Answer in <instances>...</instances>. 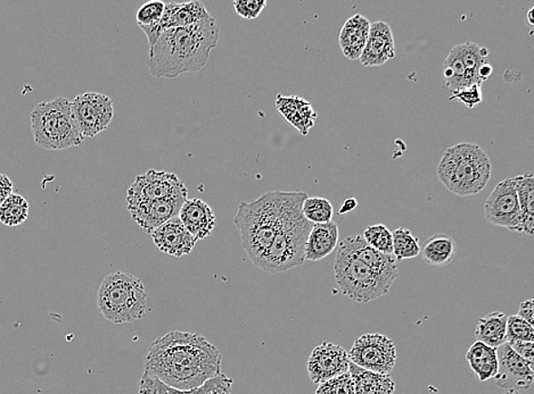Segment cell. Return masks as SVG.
Returning <instances> with one entry per match:
<instances>
[{
	"instance_id": "cell-25",
	"label": "cell",
	"mask_w": 534,
	"mask_h": 394,
	"mask_svg": "<svg viewBox=\"0 0 534 394\" xmlns=\"http://www.w3.org/2000/svg\"><path fill=\"white\" fill-rule=\"evenodd\" d=\"M518 192L520 225L519 233L533 236L534 231V176L532 172L524 173L513 178Z\"/></svg>"
},
{
	"instance_id": "cell-26",
	"label": "cell",
	"mask_w": 534,
	"mask_h": 394,
	"mask_svg": "<svg viewBox=\"0 0 534 394\" xmlns=\"http://www.w3.org/2000/svg\"><path fill=\"white\" fill-rule=\"evenodd\" d=\"M466 361L479 382L494 379L498 373L497 349L476 341L466 352Z\"/></svg>"
},
{
	"instance_id": "cell-28",
	"label": "cell",
	"mask_w": 534,
	"mask_h": 394,
	"mask_svg": "<svg viewBox=\"0 0 534 394\" xmlns=\"http://www.w3.org/2000/svg\"><path fill=\"white\" fill-rule=\"evenodd\" d=\"M507 316L502 313H491L480 318L475 329V336L480 342L491 348H500L506 343Z\"/></svg>"
},
{
	"instance_id": "cell-7",
	"label": "cell",
	"mask_w": 534,
	"mask_h": 394,
	"mask_svg": "<svg viewBox=\"0 0 534 394\" xmlns=\"http://www.w3.org/2000/svg\"><path fill=\"white\" fill-rule=\"evenodd\" d=\"M30 118L34 143L43 149L81 147L85 140L74 122L71 101L64 97L38 104Z\"/></svg>"
},
{
	"instance_id": "cell-40",
	"label": "cell",
	"mask_w": 534,
	"mask_h": 394,
	"mask_svg": "<svg viewBox=\"0 0 534 394\" xmlns=\"http://www.w3.org/2000/svg\"><path fill=\"white\" fill-rule=\"evenodd\" d=\"M449 100L459 101V103L465 105L466 108L473 109L475 106L482 103V90H481L479 84H473V86L466 87L464 89L453 92Z\"/></svg>"
},
{
	"instance_id": "cell-6",
	"label": "cell",
	"mask_w": 534,
	"mask_h": 394,
	"mask_svg": "<svg viewBox=\"0 0 534 394\" xmlns=\"http://www.w3.org/2000/svg\"><path fill=\"white\" fill-rule=\"evenodd\" d=\"M97 305L105 320L125 324L143 320L148 294L140 278L123 272L109 274L97 292Z\"/></svg>"
},
{
	"instance_id": "cell-12",
	"label": "cell",
	"mask_w": 534,
	"mask_h": 394,
	"mask_svg": "<svg viewBox=\"0 0 534 394\" xmlns=\"http://www.w3.org/2000/svg\"><path fill=\"white\" fill-rule=\"evenodd\" d=\"M484 216L489 223L519 233L520 210L513 178L494 187L484 203Z\"/></svg>"
},
{
	"instance_id": "cell-42",
	"label": "cell",
	"mask_w": 534,
	"mask_h": 394,
	"mask_svg": "<svg viewBox=\"0 0 534 394\" xmlns=\"http://www.w3.org/2000/svg\"><path fill=\"white\" fill-rule=\"evenodd\" d=\"M518 316L522 318L529 324L534 325V301L529 299L520 304Z\"/></svg>"
},
{
	"instance_id": "cell-34",
	"label": "cell",
	"mask_w": 534,
	"mask_h": 394,
	"mask_svg": "<svg viewBox=\"0 0 534 394\" xmlns=\"http://www.w3.org/2000/svg\"><path fill=\"white\" fill-rule=\"evenodd\" d=\"M302 214L311 224H325L333 220V206L328 199L308 197L302 203Z\"/></svg>"
},
{
	"instance_id": "cell-30",
	"label": "cell",
	"mask_w": 534,
	"mask_h": 394,
	"mask_svg": "<svg viewBox=\"0 0 534 394\" xmlns=\"http://www.w3.org/2000/svg\"><path fill=\"white\" fill-rule=\"evenodd\" d=\"M443 78L444 79V89L456 92L464 89L469 86L466 77V70L464 63H462L461 50L459 45L454 46L449 52L447 59L443 61Z\"/></svg>"
},
{
	"instance_id": "cell-2",
	"label": "cell",
	"mask_w": 534,
	"mask_h": 394,
	"mask_svg": "<svg viewBox=\"0 0 534 394\" xmlns=\"http://www.w3.org/2000/svg\"><path fill=\"white\" fill-rule=\"evenodd\" d=\"M220 29L214 17L186 28L163 33L149 47L148 73L157 79H176L198 72L219 42Z\"/></svg>"
},
{
	"instance_id": "cell-24",
	"label": "cell",
	"mask_w": 534,
	"mask_h": 394,
	"mask_svg": "<svg viewBox=\"0 0 534 394\" xmlns=\"http://www.w3.org/2000/svg\"><path fill=\"white\" fill-rule=\"evenodd\" d=\"M339 245V227L333 222L313 224L306 243V260L319 261L329 257Z\"/></svg>"
},
{
	"instance_id": "cell-31",
	"label": "cell",
	"mask_w": 534,
	"mask_h": 394,
	"mask_svg": "<svg viewBox=\"0 0 534 394\" xmlns=\"http://www.w3.org/2000/svg\"><path fill=\"white\" fill-rule=\"evenodd\" d=\"M459 50H461L462 63L465 66L469 86H473V84L482 86V82L479 79V70L485 63H488L489 51L474 42L461 43Z\"/></svg>"
},
{
	"instance_id": "cell-32",
	"label": "cell",
	"mask_w": 534,
	"mask_h": 394,
	"mask_svg": "<svg viewBox=\"0 0 534 394\" xmlns=\"http://www.w3.org/2000/svg\"><path fill=\"white\" fill-rule=\"evenodd\" d=\"M29 202L19 193H12L0 206V222L8 228L19 227L29 217Z\"/></svg>"
},
{
	"instance_id": "cell-18",
	"label": "cell",
	"mask_w": 534,
	"mask_h": 394,
	"mask_svg": "<svg viewBox=\"0 0 534 394\" xmlns=\"http://www.w3.org/2000/svg\"><path fill=\"white\" fill-rule=\"evenodd\" d=\"M339 246L384 277L390 278L392 281H396V278L398 277V265H396L395 256L384 255L382 252L373 249L364 240L363 236L348 237L339 242Z\"/></svg>"
},
{
	"instance_id": "cell-20",
	"label": "cell",
	"mask_w": 534,
	"mask_h": 394,
	"mask_svg": "<svg viewBox=\"0 0 534 394\" xmlns=\"http://www.w3.org/2000/svg\"><path fill=\"white\" fill-rule=\"evenodd\" d=\"M178 217L196 242L205 240L215 227L214 210L198 198L187 199L180 208Z\"/></svg>"
},
{
	"instance_id": "cell-23",
	"label": "cell",
	"mask_w": 534,
	"mask_h": 394,
	"mask_svg": "<svg viewBox=\"0 0 534 394\" xmlns=\"http://www.w3.org/2000/svg\"><path fill=\"white\" fill-rule=\"evenodd\" d=\"M370 30V22L367 17L356 14L350 17L343 24L339 33V42L341 52L346 59L357 61L360 59L367 42Z\"/></svg>"
},
{
	"instance_id": "cell-17",
	"label": "cell",
	"mask_w": 534,
	"mask_h": 394,
	"mask_svg": "<svg viewBox=\"0 0 534 394\" xmlns=\"http://www.w3.org/2000/svg\"><path fill=\"white\" fill-rule=\"evenodd\" d=\"M396 56L394 33L390 25L383 21L370 24L367 42L360 56V63L365 68L382 66Z\"/></svg>"
},
{
	"instance_id": "cell-35",
	"label": "cell",
	"mask_w": 534,
	"mask_h": 394,
	"mask_svg": "<svg viewBox=\"0 0 534 394\" xmlns=\"http://www.w3.org/2000/svg\"><path fill=\"white\" fill-rule=\"evenodd\" d=\"M364 240L373 249L382 252L384 255H392L394 252V241H392V232L386 225H372L365 230L363 234Z\"/></svg>"
},
{
	"instance_id": "cell-9",
	"label": "cell",
	"mask_w": 534,
	"mask_h": 394,
	"mask_svg": "<svg viewBox=\"0 0 534 394\" xmlns=\"http://www.w3.org/2000/svg\"><path fill=\"white\" fill-rule=\"evenodd\" d=\"M348 358L360 369L390 375L396 364V349L394 341L386 335L364 334L353 342Z\"/></svg>"
},
{
	"instance_id": "cell-4",
	"label": "cell",
	"mask_w": 534,
	"mask_h": 394,
	"mask_svg": "<svg viewBox=\"0 0 534 394\" xmlns=\"http://www.w3.org/2000/svg\"><path fill=\"white\" fill-rule=\"evenodd\" d=\"M307 198L306 192H290L281 228L259 265L264 272L278 274L290 271L302 267L306 261L304 252L313 225L302 214V203Z\"/></svg>"
},
{
	"instance_id": "cell-43",
	"label": "cell",
	"mask_w": 534,
	"mask_h": 394,
	"mask_svg": "<svg viewBox=\"0 0 534 394\" xmlns=\"http://www.w3.org/2000/svg\"><path fill=\"white\" fill-rule=\"evenodd\" d=\"M13 193V183L7 175L0 173V206Z\"/></svg>"
},
{
	"instance_id": "cell-36",
	"label": "cell",
	"mask_w": 534,
	"mask_h": 394,
	"mask_svg": "<svg viewBox=\"0 0 534 394\" xmlns=\"http://www.w3.org/2000/svg\"><path fill=\"white\" fill-rule=\"evenodd\" d=\"M524 341L533 342L534 327L518 315L507 316L506 342Z\"/></svg>"
},
{
	"instance_id": "cell-15",
	"label": "cell",
	"mask_w": 534,
	"mask_h": 394,
	"mask_svg": "<svg viewBox=\"0 0 534 394\" xmlns=\"http://www.w3.org/2000/svg\"><path fill=\"white\" fill-rule=\"evenodd\" d=\"M188 192L151 202L128 206L132 220L148 234L178 216L180 208L187 201Z\"/></svg>"
},
{
	"instance_id": "cell-3",
	"label": "cell",
	"mask_w": 534,
	"mask_h": 394,
	"mask_svg": "<svg viewBox=\"0 0 534 394\" xmlns=\"http://www.w3.org/2000/svg\"><path fill=\"white\" fill-rule=\"evenodd\" d=\"M289 198L290 192H271L253 202H242L238 206L234 224L240 231L247 257L255 267H259L281 228Z\"/></svg>"
},
{
	"instance_id": "cell-14",
	"label": "cell",
	"mask_w": 534,
	"mask_h": 394,
	"mask_svg": "<svg viewBox=\"0 0 534 394\" xmlns=\"http://www.w3.org/2000/svg\"><path fill=\"white\" fill-rule=\"evenodd\" d=\"M350 358L341 345L324 342L312 350L307 361L309 378L315 384L348 373Z\"/></svg>"
},
{
	"instance_id": "cell-21",
	"label": "cell",
	"mask_w": 534,
	"mask_h": 394,
	"mask_svg": "<svg viewBox=\"0 0 534 394\" xmlns=\"http://www.w3.org/2000/svg\"><path fill=\"white\" fill-rule=\"evenodd\" d=\"M233 380L223 373L187 391L167 387L161 380L143 373L138 383V394H231Z\"/></svg>"
},
{
	"instance_id": "cell-1",
	"label": "cell",
	"mask_w": 534,
	"mask_h": 394,
	"mask_svg": "<svg viewBox=\"0 0 534 394\" xmlns=\"http://www.w3.org/2000/svg\"><path fill=\"white\" fill-rule=\"evenodd\" d=\"M222 352L205 336L174 331L154 341L144 373L172 389H196L222 374Z\"/></svg>"
},
{
	"instance_id": "cell-38",
	"label": "cell",
	"mask_w": 534,
	"mask_h": 394,
	"mask_svg": "<svg viewBox=\"0 0 534 394\" xmlns=\"http://www.w3.org/2000/svg\"><path fill=\"white\" fill-rule=\"evenodd\" d=\"M316 394H355V385L350 373L339 375L319 384Z\"/></svg>"
},
{
	"instance_id": "cell-45",
	"label": "cell",
	"mask_w": 534,
	"mask_h": 394,
	"mask_svg": "<svg viewBox=\"0 0 534 394\" xmlns=\"http://www.w3.org/2000/svg\"><path fill=\"white\" fill-rule=\"evenodd\" d=\"M533 12H534V6L531 7V10H529L528 14H527V20H528L529 25L534 24Z\"/></svg>"
},
{
	"instance_id": "cell-46",
	"label": "cell",
	"mask_w": 534,
	"mask_h": 394,
	"mask_svg": "<svg viewBox=\"0 0 534 394\" xmlns=\"http://www.w3.org/2000/svg\"><path fill=\"white\" fill-rule=\"evenodd\" d=\"M501 394H520V393L518 392V389H507L506 392L501 393Z\"/></svg>"
},
{
	"instance_id": "cell-41",
	"label": "cell",
	"mask_w": 534,
	"mask_h": 394,
	"mask_svg": "<svg viewBox=\"0 0 534 394\" xmlns=\"http://www.w3.org/2000/svg\"><path fill=\"white\" fill-rule=\"evenodd\" d=\"M510 344V347L514 350L516 353L520 357H522L523 360L528 361L533 364L534 362V343L533 342H524V341H514V342H507Z\"/></svg>"
},
{
	"instance_id": "cell-8",
	"label": "cell",
	"mask_w": 534,
	"mask_h": 394,
	"mask_svg": "<svg viewBox=\"0 0 534 394\" xmlns=\"http://www.w3.org/2000/svg\"><path fill=\"white\" fill-rule=\"evenodd\" d=\"M333 269L335 281L342 294L356 303L367 304L382 298L390 292L395 283L339 246Z\"/></svg>"
},
{
	"instance_id": "cell-29",
	"label": "cell",
	"mask_w": 534,
	"mask_h": 394,
	"mask_svg": "<svg viewBox=\"0 0 534 394\" xmlns=\"http://www.w3.org/2000/svg\"><path fill=\"white\" fill-rule=\"evenodd\" d=\"M422 254L434 267H447L456 256V242L447 234H434L424 245Z\"/></svg>"
},
{
	"instance_id": "cell-13",
	"label": "cell",
	"mask_w": 534,
	"mask_h": 394,
	"mask_svg": "<svg viewBox=\"0 0 534 394\" xmlns=\"http://www.w3.org/2000/svg\"><path fill=\"white\" fill-rule=\"evenodd\" d=\"M212 17L203 3L198 0L188 3L166 4V10L162 19L157 24L141 26V31L147 35L149 47L156 43L163 33L171 29L186 28L200 23Z\"/></svg>"
},
{
	"instance_id": "cell-5",
	"label": "cell",
	"mask_w": 534,
	"mask_h": 394,
	"mask_svg": "<svg viewBox=\"0 0 534 394\" xmlns=\"http://www.w3.org/2000/svg\"><path fill=\"white\" fill-rule=\"evenodd\" d=\"M488 154L474 144H458L448 148L440 159L438 179L449 192L470 197L483 192L491 179Z\"/></svg>"
},
{
	"instance_id": "cell-39",
	"label": "cell",
	"mask_w": 534,
	"mask_h": 394,
	"mask_svg": "<svg viewBox=\"0 0 534 394\" xmlns=\"http://www.w3.org/2000/svg\"><path fill=\"white\" fill-rule=\"evenodd\" d=\"M266 6V0H236L234 2L236 14L249 21L258 19Z\"/></svg>"
},
{
	"instance_id": "cell-33",
	"label": "cell",
	"mask_w": 534,
	"mask_h": 394,
	"mask_svg": "<svg viewBox=\"0 0 534 394\" xmlns=\"http://www.w3.org/2000/svg\"><path fill=\"white\" fill-rule=\"evenodd\" d=\"M392 241H394V252L396 259L405 260L416 258L421 254L418 238L413 236L412 231L405 228H399L392 232Z\"/></svg>"
},
{
	"instance_id": "cell-10",
	"label": "cell",
	"mask_w": 534,
	"mask_h": 394,
	"mask_svg": "<svg viewBox=\"0 0 534 394\" xmlns=\"http://www.w3.org/2000/svg\"><path fill=\"white\" fill-rule=\"evenodd\" d=\"M74 122L83 138H95L114 117L113 100L99 92H85L71 101Z\"/></svg>"
},
{
	"instance_id": "cell-16",
	"label": "cell",
	"mask_w": 534,
	"mask_h": 394,
	"mask_svg": "<svg viewBox=\"0 0 534 394\" xmlns=\"http://www.w3.org/2000/svg\"><path fill=\"white\" fill-rule=\"evenodd\" d=\"M498 373L494 376V382L498 387L507 389H528L533 383V364L523 360L509 343L497 348Z\"/></svg>"
},
{
	"instance_id": "cell-19",
	"label": "cell",
	"mask_w": 534,
	"mask_h": 394,
	"mask_svg": "<svg viewBox=\"0 0 534 394\" xmlns=\"http://www.w3.org/2000/svg\"><path fill=\"white\" fill-rule=\"evenodd\" d=\"M149 236L152 237L154 245L158 249L167 255L178 257V258L191 254L196 245L195 239L180 222L178 216L167 220Z\"/></svg>"
},
{
	"instance_id": "cell-44",
	"label": "cell",
	"mask_w": 534,
	"mask_h": 394,
	"mask_svg": "<svg viewBox=\"0 0 534 394\" xmlns=\"http://www.w3.org/2000/svg\"><path fill=\"white\" fill-rule=\"evenodd\" d=\"M357 206H358V202H357V199H347V201H344L341 207H339V215L347 214V212L355 210Z\"/></svg>"
},
{
	"instance_id": "cell-27",
	"label": "cell",
	"mask_w": 534,
	"mask_h": 394,
	"mask_svg": "<svg viewBox=\"0 0 534 394\" xmlns=\"http://www.w3.org/2000/svg\"><path fill=\"white\" fill-rule=\"evenodd\" d=\"M348 373L355 385V394H394L396 391V383L390 375L373 373L352 362Z\"/></svg>"
},
{
	"instance_id": "cell-37",
	"label": "cell",
	"mask_w": 534,
	"mask_h": 394,
	"mask_svg": "<svg viewBox=\"0 0 534 394\" xmlns=\"http://www.w3.org/2000/svg\"><path fill=\"white\" fill-rule=\"evenodd\" d=\"M166 10V3L160 0H154V2L145 3L143 6L137 11L136 20L137 25L151 26L157 24L162 19L163 13Z\"/></svg>"
},
{
	"instance_id": "cell-11",
	"label": "cell",
	"mask_w": 534,
	"mask_h": 394,
	"mask_svg": "<svg viewBox=\"0 0 534 394\" xmlns=\"http://www.w3.org/2000/svg\"><path fill=\"white\" fill-rule=\"evenodd\" d=\"M187 192V188L175 173L149 170L145 174L137 176L134 183L128 189L127 203L130 206L151 202Z\"/></svg>"
},
{
	"instance_id": "cell-22",
	"label": "cell",
	"mask_w": 534,
	"mask_h": 394,
	"mask_svg": "<svg viewBox=\"0 0 534 394\" xmlns=\"http://www.w3.org/2000/svg\"><path fill=\"white\" fill-rule=\"evenodd\" d=\"M276 108L281 117L303 136H308L317 121L318 115L309 101L299 97H284L278 95Z\"/></svg>"
}]
</instances>
